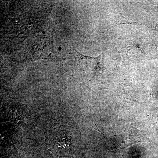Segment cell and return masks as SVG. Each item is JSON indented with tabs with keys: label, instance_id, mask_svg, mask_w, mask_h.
I'll return each mask as SVG.
<instances>
[{
	"label": "cell",
	"instance_id": "7a4b0ae2",
	"mask_svg": "<svg viewBox=\"0 0 158 158\" xmlns=\"http://www.w3.org/2000/svg\"><path fill=\"white\" fill-rule=\"evenodd\" d=\"M43 34H44V33H45V32H44V31H43Z\"/></svg>",
	"mask_w": 158,
	"mask_h": 158
},
{
	"label": "cell",
	"instance_id": "6da1fadb",
	"mask_svg": "<svg viewBox=\"0 0 158 158\" xmlns=\"http://www.w3.org/2000/svg\"><path fill=\"white\" fill-rule=\"evenodd\" d=\"M62 49V47H59V50H61Z\"/></svg>",
	"mask_w": 158,
	"mask_h": 158
}]
</instances>
